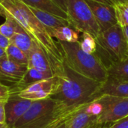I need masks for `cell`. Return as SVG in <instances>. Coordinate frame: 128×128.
<instances>
[{
  "instance_id": "1",
  "label": "cell",
  "mask_w": 128,
  "mask_h": 128,
  "mask_svg": "<svg viewBox=\"0 0 128 128\" xmlns=\"http://www.w3.org/2000/svg\"><path fill=\"white\" fill-rule=\"evenodd\" d=\"M0 16L13 18L45 52L55 76H62L65 71L62 48L38 20L28 7L21 0H0Z\"/></svg>"
},
{
  "instance_id": "2",
  "label": "cell",
  "mask_w": 128,
  "mask_h": 128,
  "mask_svg": "<svg viewBox=\"0 0 128 128\" xmlns=\"http://www.w3.org/2000/svg\"><path fill=\"white\" fill-rule=\"evenodd\" d=\"M87 104L69 107L52 98L33 101L14 128H56Z\"/></svg>"
},
{
  "instance_id": "3",
  "label": "cell",
  "mask_w": 128,
  "mask_h": 128,
  "mask_svg": "<svg viewBox=\"0 0 128 128\" xmlns=\"http://www.w3.org/2000/svg\"><path fill=\"white\" fill-rule=\"evenodd\" d=\"M64 66V74L58 76L59 84L52 98L69 107L81 106L95 100L101 83L81 76Z\"/></svg>"
},
{
  "instance_id": "4",
  "label": "cell",
  "mask_w": 128,
  "mask_h": 128,
  "mask_svg": "<svg viewBox=\"0 0 128 128\" xmlns=\"http://www.w3.org/2000/svg\"><path fill=\"white\" fill-rule=\"evenodd\" d=\"M64 64L76 74L103 83L108 78L107 68L96 54H88L80 48L79 42L58 41Z\"/></svg>"
},
{
  "instance_id": "5",
  "label": "cell",
  "mask_w": 128,
  "mask_h": 128,
  "mask_svg": "<svg viewBox=\"0 0 128 128\" xmlns=\"http://www.w3.org/2000/svg\"><path fill=\"white\" fill-rule=\"evenodd\" d=\"M96 54L106 68L128 56V43L119 24L101 32L95 38Z\"/></svg>"
},
{
  "instance_id": "6",
  "label": "cell",
  "mask_w": 128,
  "mask_h": 128,
  "mask_svg": "<svg viewBox=\"0 0 128 128\" xmlns=\"http://www.w3.org/2000/svg\"><path fill=\"white\" fill-rule=\"evenodd\" d=\"M68 20L78 32H86L96 38L100 32L94 16L86 0H68Z\"/></svg>"
},
{
  "instance_id": "7",
  "label": "cell",
  "mask_w": 128,
  "mask_h": 128,
  "mask_svg": "<svg viewBox=\"0 0 128 128\" xmlns=\"http://www.w3.org/2000/svg\"><path fill=\"white\" fill-rule=\"evenodd\" d=\"M98 98L103 111L98 117L97 124H111L128 116V98L104 95Z\"/></svg>"
},
{
  "instance_id": "8",
  "label": "cell",
  "mask_w": 128,
  "mask_h": 128,
  "mask_svg": "<svg viewBox=\"0 0 128 128\" xmlns=\"http://www.w3.org/2000/svg\"><path fill=\"white\" fill-rule=\"evenodd\" d=\"M102 111L103 106L98 98L75 113L67 122V128H92L97 124Z\"/></svg>"
},
{
  "instance_id": "9",
  "label": "cell",
  "mask_w": 128,
  "mask_h": 128,
  "mask_svg": "<svg viewBox=\"0 0 128 128\" xmlns=\"http://www.w3.org/2000/svg\"><path fill=\"white\" fill-rule=\"evenodd\" d=\"M59 84L58 76L43 80L20 91L17 94L25 99L32 101L40 100L52 98L56 93Z\"/></svg>"
},
{
  "instance_id": "10",
  "label": "cell",
  "mask_w": 128,
  "mask_h": 128,
  "mask_svg": "<svg viewBox=\"0 0 128 128\" xmlns=\"http://www.w3.org/2000/svg\"><path fill=\"white\" fill-rule=\"evenodd\" d=\"M88 4L100 31L104 32L118 24L114 6L102 4L91 0H86Z\"/></svg>"
},
{
  "instance_id": "11",
  "label": "cell",
  "mask_w": 128,
  "mask_h": 128,
  "mask_svg": "<svg viewBox=\"0 0 128 128\" xmlns=\"http://www.w3.org/2000/svg\"><path fill=\"white\" fill-rule=\"evenodd\" d=\"M33 101L20 97L17 94H11L5 103L6 124L14 128L17 121L28 111Z\"/></svg>"
},
{
  "instance_id": "12",
  "label": "cell",
  "mask_w": 128,
  "mask_h": 128,
  "mask_svg": "<svg viewBox=\"0 0 128 128\" xmlns=\"http://www.w3.org/2000/svg\"><path fill=\"white\" fill-rule=\"evenodd\" d=\"M28 70V65L18 64L10 60L8 56L0 59V82H9L12 86L17 84L24 76Z\"/></svg>"
},
{
  "instance_id": "13",
  "label": "cell",
  "mask_w": 128,
  "mask_h": 128,
  "mask_svg": "<svg viewBox=\"0 0 128 128\" xmlns=\"http://www.w3.org/2000/svg\"><path fill=\"white\" fill-rule=\"evenodd\" d=\"M28 68H34L40 72L55 76L50 60L44 50L34 42V46L28 55Z\"/></svg>"
},
{
  "instance_id": "14",
  "label": "cell",
  "mask_w": 128,
  "mask_h": 128,
  "mask_svg": "<svg viewBox=\"0 0 128 128\" xmlns=\"http://www.w3.org/2000/svg\"><path fill=\"white\" fill-rule=\"evenodd\" d=\"M104 95L128 98V81L108 77L101 83V86L96 94V98Z\"/></svg>"
},
{
  "instance_id": "15",
  "label": "cell",
  "mask_w": 128,
  "mask_h": 128,
  "mask_svg": "<svg viewBox=\"0 0 128 128\" xmlns=\"http://www.w3.org/2000/svg\"><path fill=\"white\" fill-rule=\"evenodd\" d=\"M28 6V5H27ZM38 20L47 28L53 29L61 26H70V22L67 19L58 16L48 12H45L31 6H28Z\"/></svg>"
},
{
  "instance_id": "16",
  "label": "cell",
  "mask_w": 128,
  "mask_h": 128,
  "mask_svg": "<svg viewBox=\"0 0 128 128\" xmlns=\"http://www.w3.org/2000/svg\"><path fill=\"white\" fill-rule=\"evenodd\" d=\"M51 77L53 76L47 74L40 72L34 68H28V70L26 74L24 75L23 78L17 84L12 86L13 87H10L11 94H17L22 89L27 88L28 86L32 85L34 82H37L43 80L49 79Z\"/></svg>"
},
{
  "instance_id": "17",
  "label": "cell",
  "mask_w": 128,
  "mask_h": 128,
  "mask_svg": "<svg viewBox=\"0 0 128 128\" xmlns=\"http://www.w3.org/2000/svg\"><path fill=\"white\" fill-rule=\"evenodd\" d=\"M26 5L33 7L38 10L50 13L64 19L68 18V14L57 6L52 0H21Z\"/></svg>"
},
{
  "instance_id": "18",
  "label": "cell",
  "mask_w": 128,
  "mask_h": 128,
  "mask_svg": "<svg viewBox=\"0 0 128 128\" xmlns=\"http://www.w3.org/2000/svg\"><path fill=\"white\" fill-rule=\"evenodd\" d=\"M50 36L58 41L68 43L79 42V32L70 26H61L53 29H47Z\"/></svg>"
},
{
  "instance_id": "19",
  "label": "cell",
  "mask_w": 128,
  "mask_h": 128,
  "mask_svg": "<svg viewBox=\"0 0 128 128\" xmlns=\"http://www.w3.org/2000/svg\"><path fill=\"white\" fill-rule=\"evenodd\" d=\"M9 40L10 44H14L27 55L32 50L35 42L24 30L16 32Z\"/></svg>"
},
{
  "instance_id": "20",
  "label": "cell",
  "mask_w": 128,
  "mask_h": 128,
  "mask_svg": "<svg viewBox=\"0 0 128 128\" xmlns=\"http://www.w3.org/2000/svg\"><path fill=\"white\" fill-rule=\"evenodd\" d=\"M108 77L128 81V56L107 68Z\"/></svg>"
},
{
  "instance_id": "21",
  "label": "cell",
  "mask_w": 128,
  "mask_h": 128,
  "mask_svg": "<svg viewBox=\"0 0 128 128\" xmlns=\"http://www.w3.org/2000/svg\"><path fill=\"white\" fill-rule=\"evenodd\" d=\"M5 21L0 26V33L9 40L18 32L23 30L22 28L10 16H4Z\"/></svg>"
},
{
  "instance_id": "22",
  "label": "cell",
  "mask_w": 128,
  "mask_h": 128,
  "mask_svg": "<svg viewBox=\"0 0 128 128\" xmlns=\"http://www.w3.org/2000/svg\"><path fill=\"white\" fill-rule=\"evenodd\" d=\"M6 54L8 58L18 64L28 65V57L26 53L22 51L20 49L16 47L12 44H10L6 49Z\"/></svg>"
},
{
  "instance_id": "23",
  "label": "cell",
  "mask_w": 128,
  "mask_h": 128,
  "mask_svg": "<svg viewBox=\"0 0 128 128\" xmlns=\"http://www.w3.org/2000/svg\"><path fill=\"white\" fill-rule=\"evenodd\" d=\"M79 44L82 50L88 54H94L97 50V43L95 38L92 34L83 32L79 39Z\"/></svg>"
},
{
  "instance_id": "24",
  "label": "cell",
  "mask_w": 128,
  "mask_h": 128,
  "mask_svg": "<svg viewBox=\"0 0 128 128\" xmlns=\"http://www.w3.org/2000/svg\"><path fill=\"white\" fill-rule=\"evenodd\" d=\"M118 24L121 26H128V2L114 5Z\"/></svg>"
},
{
  "instance_id": "25",
  "label": "cell",
  "mask_w": 128,
  "mask_h": 128,
  "mask_svg": "<svg viewBox=\"0 0 128 128\" xmlns=\"http://www.w3.org/2000/svg\"><path fill=\"white\" fill-rule=\"evenodd\" d=\"M10 94V87L0 82V101H7Z\"/></svg>"
},
{
  "instance_id": "26",
  "label": "cell",
  "mask_w": 128,
  "mask_h": 128,
  "mask_svg": "<svg viewBox=\"0 0 128 128\" xmlns=\"http://www.w3.org/2000/svg\"><path fill=\"white\" fill-rule=\"evenodd\" d=\"M104 128H128V116L124 117V118L110 124L108 127Z\"/></svg>"
},
{
  "instance_id": "27",
  "label": "cell",
  "mask_w": 128,
  "mask_h": 128,
  "mask_svg": "<svg viewBox=\"0 0 128 128\" xmlns=\"http://www.w3.org/2000/svg\"><path fill=\"white\" fill-rule=\"evenodd\" d=\"M5 103L6 101H0V123H6L5 115Z\"/></svg>"
},
{
  "instance_id": "28",
  "label": "cell",
  "mask_w": 128,
  "mask_h": 128,
  "mask_svg": "<svg viewBox=\"0 0 128 128\" xmlns=\"http://www.w3.org/2000/svg\"><path fill=\"white\" fill-rule=\"evenodd\" d=\"M57 6L67 13L68 11V0H52Z\"/></svg>"
},
{
  "instance_id": "29",
  "label": "cell",
  "mask_w": 128,
  "mask_h": 128,
  "mask_svg": "<svg viewBox=\"0 0 128 128\" xmlns=\"http://www.w3.org/2000/svg\"><path fill=\"white\" fill-rule=\"evenodd\" d=\"M9 44H10L9 39L0 33V47H2L4 49H7V47L9 46Z\"/></svg>"
},
{
  "instance_id": "30",
  "label": "cell",
  "mask_w": 128,
  "mask_h": 128,
  "mask_svg": "<svg viewBox=\"0 0 128 128\" xmlns=\"http://www.w3.org/2000/svg\"><path fill=\"white\" fill-rule=\"evenodd\" d=\"M93 2H99V3H102V4H109V5H112L114 6V3L112 2V0H91Z\"/></svg>"
},
{
  "instance_id": "31",
  "label": "cell",
  "mask_w": 128,
  "mask_h": 128,
  "mask_svg": "<svg viewBox=\"0 0 128 128\" xmlns=\"http://www.w3.org/2000/svg\"><path fill=\"white\" fill-rule=\"evenodd\" d=\"M122 27L125 38H126V40H127L128 43V26H122Z\"/></svg>"
},
{
  "instance_id": "32",
  "label": "cell",
  "mask_w": 128,
  "mask_h": 128,
  "mask_svg": "<svg viewBox=\"0 0 128 128\" xmlns=\"http://www.w3.org/2000/svg\"><path fill=\"white\" fill-rule=\"evenodd\" d=\"M6 49H4L2 47H0V59L6 56Z\"/></svg>"
},
{
  "instance_id": "33",
  "label": "cell",
  "mask_w": 128,
  "mask_h": 128,
  "mask_svg": "<svg viewBox=\"0 0 128 128\" xmlns=\"http://www.w3.org/2000/svg\"><path fill=\"white\" fill-rule=\"evenodd\" d=\"M112 2L114 3V4H120V3H124L128 2V0H112Z\"/></svg>"
},
{
  "instance_id": "34",
  "label": "cell",
  "mask_w": 128,
  "mask_h": 128,
  "mask_svg": "<svg viewBox=\"0 0 128 128\" xmlns=\"http://www.w3.org/2000/svg\"><path fill=\"white\" fill-rule=\"evenodd\" d=\"M0 128H11L10 127H9L6 123H0Z\"/></svg>"
},
{
  "instance_id": "35",
  "label": "cell",
  "mask_w": 128,
  "mask_h": 128,
  "mask_svg": "<svg viewBox=\"0 0 128 128\" xmlns=\"http://www.w3.org/2000/svg\"><path fill=\"white\" fill-rule=\"evenodd\" d=\"M67 128V122L63 123V124H62L61 125H59L58 128Z\"/></svg>"
},
{
  "instance_id": "36",
  "label": "cell",
  "mask_w": 128,
  "mask_h": 128,
  "mask_svg": "<svg viewBox=\"0 0 128 128\" xmlns=\"http://www.w3.org/2000/svg\"><path fill=\"white\" fill-rule=\"evenodd\" d=\"M105 128V125H100V124H96L94 125V127L91 128Z\"/></svg>"
}]
</instances>
